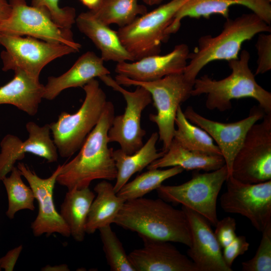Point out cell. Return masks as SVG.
I'll return each mask as SVG.
<instances>
[{"instance_id": "8d00e7d4", "label": "cell", "mask_w": 271, "mask_h": 271, "mask_svg": "<svg viewBox=\"0 0 271 271\" xmlns=\"http://www.w3.org/2000/svg\"><path fill=\"white\" fill-rule=\"evenodd\" d=\"M249 246V243L245 236H236L230 244L222 248V257L226 265L231 268L234 260L244 254Z\"/></svg>"}, {"instance_id": "8fae6325", "label": "cell", "mask_w": 271, "mask_h": 271, "mask_svg": "<svg viewBox=\"0 0 271 271\" xmlns=\"http://www.w3.org/2000/svg\"><path fill=\"white\" fill-rule=\"evenodd\" d=\"M99 78L105 85L120 93L126 101L124 113L113 117L108 132L109 143H118L123 152L131 155L144 145L143 139L146 131L141 126V116L144 109L152 101L151 95L140 86H136L133 91H128L109 75Z\"/></svg>"}, {"instance_id": "7a4b0ae2", "label": "cell", "mask_w": 271, "mask_h": 271, "mask_svg": "<svg viewBox=\"0 0 271 271\" xmlns=\"http://www.w3.org/2000/svg\"><path fill=\"white\" fill-rule=\"evenodd\" d=\"M114 116L113 103L107 101L99 121L88 134L78 154L62 165L57 182L69 190L89 187L97 179L112 181L117 170L109 148L108 132Z\"/></svg>"}, {"instance_id": "6da1fadb", "label": "cell", "mask_w": 271, "mask_h": 271, "mask_svg": "<svg viewBox=\"0 0 271 271\" xmlns=\"http://www.w3.org/2000/svg\"><path fill=\"white\" fill-rule=\"evenodd\" d=\"M113 223L137 232L144 240L182 243L190 247L191 235L186 215L161 198L126 201Z\"/></svg>"}, {"instance_id": "3957f363", "label": "cell", "mask_w": 271, "mask_h": 271, "mask_svg": "<svg viewBox=\"0 0 271 271\" xmlns=\"http://www.w3.org/2000/svg\"><path fill=\"white\" fill-rule=\"evenodd\" d=\"M270 32V25L253 13L234 19H226L219 34L199 38L198 46L189 54L190 62L183 73L185 78L194 85L198 74L207 64L216 60L229 61L238 59L244 42L256 34Z\"/></svg>"}, {"instance_id": "5b68a950", "label": "cell", "mask_w": 271, "mask_h": 271, "mask_svg": "<svg viewBox=\"0 0 271 271\" xmlns=\"http://www.w3.org/2000/svg\"><path fill=\"white\" fill-rule=\"evenodd\" d=\"M84 100L74 113L63 111L56 121L49 123L58 154L69 158L79 150L99 121L107 101L99 82L93 79L83 87Z\"/></svg>"}, {"instance_id": "74e56055", "label": "cell", "mask_w": 271, "mask_h": 271, "mask_svg": "<svg viewBox=\"0 0 271 271\" xmlns=\"http://www.w3.org/2000/svg\"><path fill=\"white\" fill-rule=\"evenodd\" d=\"M22 250L23 245H20L10 250L5 255L0 258L1 269H4L5 271L13 270Z\"/></svg>"}, {"instance_id": "5bb4252c", "label": "cell", "mask_w": 271, "mask_h": 271, "mask_svg": "<svg viewBox=\"0 0 271 271\" xmlns=\"http://www.w3.org/2000/svg\"><path fill=\"white\" fill-rule=\"evenodd\" d=\"M17 167L28 182L38 204L37 215L31 225L33 235L39 237L44 234L58 233L64 237L70 236L69 229L56 210L53 200L54 189L62 165H59L47 178L38 176L24 163H18Z\"/></svg>"}, {"instance_id": "52a82bcc", "label": "cell", "mask_w": 271, "mask_h": 271, "mask_svg": "<svg viewBox=\"0 0 271 271\" xmlns=\"http://www.w3.org/2000/svg\"><path fill=\"white\" fill-rule=\"evenodd\" d=\"M188 1L171 0L118 29L121 42L134 61L160 54L162 43L169 37L166 34L168 27Z\"/></svg>"}, {"instance_id": "7402d4cb", "label": "cell", "mask_w": 271, "mask_h": 271, "mask_svg": "<svg viewBox=\"0 0 271 271\" xmlns=\"http://www.w3.org/2000/svg\"><path fill=\"white\" fill-rule=\"evenodd\" d=\"M75 23L79 30L100 51V57L104 61H134L121 43L117 31L98 20L89 11L76 17Z\"/></svg>"}, {"instance_id": "f35d334b", "label": "cell", "mask_w": 271, "mask_h": 271, "mask_svg": "<svg viewBox=\"0 0 271 271\" xmlns=\"http://www.w3.org/2000/svg\"><path fill=\"white\" fill-rule=\"evenodd\" d=\"M11 7L7 0H0V24L9 18Z\"/></svg>"}, {"instance_id": "d4e9b609", "label": "cell", "mask_w": 271, "mask_h": 271, "mask_svg": "<svg viewBox=\"0 0 271 271\" xmlns=\"http://www.w3.org/2000/svg\"><path fill=\"white\" fill-rule=\"evenodd\" d=\"M158 139V132H153L143 147L131 155L125 154L120 149L113 151L112 156L117 170L116 182L113 185L116 193L134 174L142 171L164 155V152H158L156 149Z\"/></svg>"}, {"instance_id": "f546056e", "label": "cell", "mask_w": 271, "mask_h": 271, "mask_svg": "<svg viewBox=\"0 0 271 271\" xmlns=\"http://www.w3.org/2000/svg\"><path fill=\"white\" fill-rule=\"evenodd\" d=\"M183 170L179 166L165 170L149 169L127 182L116 194L125 201L143 197L158 188L165 180L181 173Z\"/></svg>"}, {"instance_id": "9c48e42d", "label": "cell", "mask_w": 271, "mask_h": 271, "mask_svg": "<svg viewBox=\"0 0 271 271\" xmlns=\"http://www.w3.org/2000/svg\"><path fill=\"white\" fill-rule=\"evenodd\" d=\"M0 45L5 48L1 53L4 71L21 70L37 80L48 64L58 58L78 52L64 44L3 33H0Z\"/></svg>"}, {"instance_id": "60d3db41", "label": "cell", "mask_w": 271, "mask_h": 271, "mask_svg": "<svg viewBox=\"0 0 271 271\" xmlns=\"http://www.w3.org/2000/svg\"><path fill=\"white\" fill-rule=\"evenodd\" d=\"M84 6L87 7L89 10H92L96 8L102 0H78Z\"/></svg>"}, {"instance_id": "d590c367", "label": "cell", "mask_w": 271, "mask_h": 271, "mask_svg": "<svg viewBox=\"0 0 271 271\" xmlns=\"http://www.w3.org/2000/svg\"><path fill=\"white\" fill-rule=\"evenodd\" d=\"M215 226L214 233L222 249L230 244L237 236L236 223L232 217L228 216L218 220Z\"/></svg>"}, {"instance_id": "277c9868", "label": "cell", "mask_w": 271, "mask_h": 271, "mask_svg": "<svg viewBox=\"0 0 271 271\" xmlns=\"http://www.w3.org/2000/svg\"><path fill=\"white\" fill-rule=\"evenodd\" d=\"M249 52L242 50L238 59L228 61L231 73L227 77L216 80L204 75L196 78L191 96L206 94L207 108L221 112L231 108V100L250 97L258 102L265 113H271V93L255 81L249 67Z\"/></svg>"}, {"instance_id": "d6a6232c", "label": "cell", "mask_w": 271, "mask_h": 271, "mask_svg": "<svg viewBox=\"0 0 271 271\" xmlns=\"http://www.w3.org/2000/svg\"><path fill=\"white\" fill-rule=\"evenodd\" d=\"M262 237L254 256L241 263L243 271L271 270V222L261 231Z\"/></svg>"}, {"instance_id": "4316f807", "label": "cell", "mask_w": 271, "mask_h": 271, "mask_svg": "<svg viewBox=\"0 0 271 271\" xmlns=\"http://www.w3.org/2000/svg\"><path fill=\"white\" fill-rule=\"evenodd\" d=\"M95 197L89 187L68 190L59 214L67 225L70 236L76 241L84 240L87 218Z\"/></svg>"}, {"instance_id": "f6af8a7d", "label": "cell", "mask_w": 271, "mask_h": 271, "mask_svg": "<svg viewBox=\"0 0 271 271\" xmlns=\"http://www.w3.org/2000/svg\"><path fill=\"white\" fill-rule=\"evenodd\" d=\"M0 270H1V267H0Z\"/></svg>"}, {"instance_id": "2e32d148", "label": "cell", "mask_w": 271, "mask_h": 271, "mask_svg": "<svg viewBox=\"0 0 271 271\" xmlns=\"http://www.w3.org/2000/svg\"><path fill=\"white\" fill-rule=\"evenodd\" d=\"M28 138L23 141L11 134L5 136L0 143V181L11 172L18 161L23 160L26 153L43 158L48 163L56 162L58 153L50 137L49 124L40 126L33 121L26 124Z\"/></svg>"}, {"instance_id": "f1b7e54d", "label": "cell", "mask_w": 271, "mask_h": 271, "mask_svg": "<svg viewBox=\"0 0 271 271\" xmlns=\"http://www.w3.org/2000/svg\"><path fill=\"white\" fill-rule=\"evenodd\" d=\"M89 11L104 24H116L119 28L148 12L147 7L139 4L138 0H102L96 8Z\"/></svg>"}, {"instance_id": "ee69618b", "label": "cell", "mask_w": 271, "mask_h": 271, "mask_svg": "<svg viewBox=\"0 0 271 271\" xmlns=\"http://www.w3.org/2000/svg\"><path fill=\"white\" fill-rule=\"evenodd\" d=\"M267 1H268L269 2H271V0H267Z\"/></svg>"}, {"instance_id": "83f0119b", "label": "cell", "mask_w": 271, "mask_h": 271, "mask_svg": "<svg viewBox=\"0 0 271 271\" xmlns=\"http://www.w3.org/2000/svg\"><path fill=\"white\" fill-rule=\"evenodd\" d=\"M175 123L177 128L175 129L173 139L182 147L190 150L222 156L213 139L204 130L189 121L181 106L177 109Z\"/></svg>"}, {"instance_id": "484cf974", "label": "cell", "mask_w": 271, "mask_h": 271, "mask_svg": "<svg viewBox=\"0 0 271 271\" xmlns=\"http://www.w3.org/2000/svg\"><path fill=\"white\" fill-rule=\"evenodd\" d=\"M94 191L97 195L90 206L85 227L86 233L89 234L113 223L125 202L115 192L113 185L105 180L98 183Z\"/></svg>"}, {"instance_id": "ac0fdd59", "label": "cell", "mask_w": 271, "mask_h": 271, "mask_svg": "<svg viewBox=\"0 0 271 271\" xmlns=\"http://www.w3.org/2000/svg\"><path fill=\"white\" fill-rule=\"evenodd\" d=\"M189 53L188 46L180 44L163 55H153L131 62L117 63L115 72L137 81L157 80L171 74L183 73Z\"/></svg>"}, {"instance_id": "4fadbf2b", "label": "cell", "mask_w": 271, "mask_h": 271, "mask_svg": "<svg viewBox=\"0 0 271 271\" xmlns=\"http://www.w3.org/2000/svg\"><path fill=\"white\" fill-rule=\"evenodd\" d=\"M220 198L224 211L247 218L258 231L271 222V180L257 184L240 182L231 176Z\"/></svg>"}, {"instance_id": "ba28073f", "label": "cell", "mask_w": 271, "mask_h": 271, "mask_svg": "<svg viewBox=\"0 0 271 271\" xmlns=\"http://www.w3.org/2000/svg\"><path fill=\"white\" fill-rule=\"evenodd\" d=\"M228 176L225 164L210 172L194 173L192 178L183 184L162 185L156 190L160 198L166 202L181 204L201 215L215 226L218 221L217 198Z\"/></svg>"}, {"instance_id": "7bdbcfd3", "label": "cell", "mask_w": 271, "mask_h": 271, "mask_svg": "<svg viewBox=\"0 0 271 271\" xmlns=\"http://www.w3.org/2000/svg\"><path fill=\"white\" fill-rule=\"evenodd\" d=\"M145 4L149 5L150 0H142Z\"/></svg>"}, {"instance_id": "1f68e13d", "label": "cell", "mask_w": 271, "mask_h": 271, "mask_svg": "<svg viewBox=\"0 0 271 271\" xmlns=\"http://www.w3.org/2000/svg\"><path fill=\"white\" fill-rule=\"evenodd\" d=\"M103 250L111 271H136L131 264L121 241L110 225L99 229Z\"/></svg>"}, {"instance_id": "4dcf8cb0", "label": "cell", "mask_w": 271, "mask_h": 271, "mask_svg": "<svg viewBox=\"0 0 271 271\" xmlns=\"http://www.w3.org/2000/svg\"><path fill=\"white\" fill-rule=\"evenodd\" d=\"M22 174L17 167H14L9 177L2 179L8 199L7 216L13 219L16 213L22 210H34L35 200L33 191L22 180Z\"/></svg>"}, {"instance_id": "e0dca14e", "label": "cell", "mask_w": 271, "mask_h": 271, "mask_svg": "<svg viewBox=\"0 0 271 271\" xmlns=\"http://www.w3.org/2000/svg\"><path fill=\"white\" fill-rule=\"evenodd\" d=\"M188 220L191 245L187 255L198 271H232L223 259L222 248L211 229L209 222L197 212L182 206Z\"/></svg>"}, {"instance_id": "ab89813d", "label": "cell", "mask_w": 271, "mask_h": 271, "mask_svg": "<svg viewBox=\"0 0 271 271\" xmlns=\"http://www.w3.org/2000/svg\"><path fill=\"white\" fill-rule=\"evenodd\" d=\"M42 271H69L70 269L66 264L59 265H46L41 268Z\"/></svg>"}, {"instance_id": "ffe728a7", "label": "cell", "mask_w": 271, "mask_h": 271, "mask_svg": "<svg viewBox=\"0 0 271 271\" xmlns=\"http://www.w3.org/2000/svg\"><path fill=\"white\" fill-rule=\"evenodd\" d=\"M242 5L251 10L266 24L271 23V5L267 0H188L177 11L166 30L167 35L176 33L185 17L209 18L219 14L226 19L229 18V8L233 5Z\"/></svg>"}, {"instance_id": "cb8c5ba5", "label": "cell", "mask_w": 271, "mask_h": 271, "mask_svg": "<svg viewBox=\"0 0 271 271\" xmlns=\"http://www.w3.org/2000/svg\"><path fill=\"white\" fill-rule=\"evenodd\" d=\"M225 164L222 156L190 150L173 139L168 150L161 158L153 162L147 169L179 166L184 170H202L210 172Z\"/></svg>"}, {"instance_id": "9a60e30c", "label": "cell", "mask_w": 271, "mask_h": 271, "mask_svg": "<svg viewBox=\"0 0 271 271\" xmlns=\"http://www.w3.org/2000/svg\"><path fill=\"white\" fill-rule=\"evenodd\" d=\"M183 112L189 121L204 130L215 142L224 159L228 177L231 175L233 160L247 131L252 125L261 119L265 114L259 106L253 107L246 118L234 122L223 123L201 115L192 106H188Z\"/></svg>"}, {"instance_id": "836d02e7", "label": "cell", "mask_w": 271, "mask_h": 271, "mask_svg": "<svg viewBox=\"0 0 271 271\" xmlns=\"http://www.w3.org/2000/svg\"><path fill=\"white\" fill-rule=\"evenodd\" d=\"M60 0H32V5L46 12L52 20L60 27L71 29L75 23L76 15L74 8L59 6Z\"/></svg>"}, {"instance_id": "7c38bea8", "label": "cell", "mask_w": 271, "mask_h": 271, "mask_svg": "<svg viewBox=\"0 0 271 271\" xmlns=\"http://www.w3.org/2000/svg\"><path fill=\"white\" fill-rule=\"evenodd\" d=\"M11 12L0 24V33L29 36L46 42L71 46L78 51L71 29L59 27L44 10L28 5L26 0H9Z\"/></svg>"}, {"instance_id": "e575fe53", "label": "cell", "mask_w": 271, "mask_h": 271, "mask_svg": "<svg viewBox=\"0 0 271 271\" xmlns=\"http://www.w3.org/2000/svg\"><path fill=\"white\" fill-rule=\"evenodd\" d=\"M258 34L255 45L258 55L255 75L263 74L271 69V35Z\"/></svg>"}, {"instance_id": "30bf717a", "label": "cell", "mask_w": 271, "mask_h": 271, "mask_svg": "<svg viewBox=\"0 0 271 271\" xmlns=\"http://www.w3.org/2000/svg\"><path fill=\"white\" fill-rule=\"evenodd\" d=\"M247 131L233 162L231 176L244 183L271 180V113Z\"/></svg>"}, {"instance_id": "8992f818", "label": "cell", "mask_w": 271, "mask_h": 271, "mask_svg": "<svg viewBox=\"0 0 271 271\" xmlns=\"http://www.w3.org/2000/svg\"><path fill=\"white\" fill-rule=\"evenodd\" d=\"M115 80L120 85L143 87L150 93L157 113L151 114L149 118L158 126L162 151L166 153L174 138L177 109L191 96L193 85L186 80L183 73L149 82L137 81L117 74Z\"/></svg>"}, {"instance_id": "603a6c76", "label": "cell", "mask_w": 271, "mask_h": 271, "mask_svg": "<svg viewBox=\"0 0 271 271\" xmlns=\"http://www.w3.org/2000/svg\"><path fill=\"white\" fill-rule=\"evenodd\" d=\"M14 73L13 78L0 87V105L11 104L34 116L43 99L44 85L22 71Z\"/></svg>"}, {"instance_id": "d6986e66", "label": "cell", "mask_w": 271, "mask_h": 271, "mask_svg": "<svg viewBox=\"0 0 271 271\" xmlns=\"http://www.w3.org/2000/svg\"><path fill=\"white\" fill-rule=\"evenodd\" d=\"M128 254L136 271H198L194 262L169 241L144 240Z\"/></svg>"}, {"instance_id": "44dd1931", "label": "cell", "mask_w": 271, "mask_h": 271, "mask_svg": "<svg viewBox=\"0 0 271 271\" xmlns=\"http://www.w3.org/2000/svg\"><path fill=\"white\" fill-rule=\"evenodd\" d=\"M110 73L101 57L93 52L87 51L80 56L64 73L57 77L48 78L47 83L44 85L43 98L52 100L66 89L82 88L96 77Z\"/></svg>"}, {"instance_id": "b9f144b4", "label": "cell", "mask_w": 271, "mask_h": 271, "mask_svg": "<svg viewBox=\"0 0 271 271\" xmlns=\"http://www.w3.org/2000/svg\"><path fill=\"white\" fill-rule=\"evenodd\" d=\"M163 0H150L149 6H153L160 4Z\"/></svg>"}]
</instances>
